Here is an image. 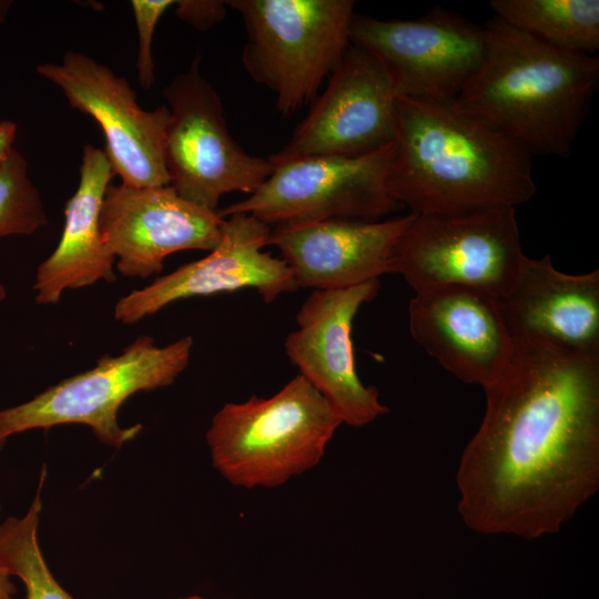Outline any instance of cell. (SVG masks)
Listing matches in <instances>:
<instances>
[{
  "mask_svg": "<svg viewBox=\"0 0 599 599\" xmlns=\"http://www.w3.org/2000/svg\"><path fill=\"white\" fill-rule=\"evenodd\" d=\"M500 303L512 336H535L566 349L599 353L598 270L571 275L556 270L549 255L527 257Z\"/></svg>",
  "mask_w": 599,
  "mask_h": 599,
  "instance_id": "ac0fdd59",
  "label": "cell"
},
{
  "mask_svg": "<svg viewBox=\"0 0 599 599\" xmlns=\"http://www.w3.org/2000/svg\"><path fill=\"white\" fill-rule=\"evenodd\" d=\"M512 337L459 461L457 508L480 535L537 539L599 489V353Z\"/></svg>",
  "mask_w": 599,
  "mask_h": 599,
  "instance_id": "6da1fadb",
  "label": "cell"
},
{
  "mask_svg": "<svg viewBox=\"0 0 599 599\" xmlns=\"http://www.w3.org/2000/svg\"><path fill=\"white\" fill-rule=\"evenodd\" d=\"M495 17L541 42L595 55L599 50L598 0H491Z\"/></svg>",
  "mask_w": 599,
  "mask_h": 599,
  "instance_id": "ffe728a7",
  "label": "cell"
},
{
  "mask_svg": "<svg viewBox=\"0 0 599 599\" xmlns=\"http://www.w3.org/2000/svg\"><path fill=\"white\" fill-rule=\"evenodd\" d=\"M413 338L447 372L467 384L489 386L514 347L500 300L466 286L416 293L408 305Z\"/></svg>",
  "mask_w": 599,
  "mask_h": 599,
  "instance_id": "2e32d148",
  "label": "cell"
},
{
  "mask_svg": "<svg viewBox=\"0 0 599 599\" xmlns=\"http://www.w3.org/2000/svg\"><path fill=\"white\" fill-rule=\"evenodd\" d=\"M175 4L176 16L201 31L221 22L227 6L226 1L217 0H182L175 1Z\"/></svg>",
  "mask_w": 599,
  "mask_h": 599,
  "instance_id": "cb8c5ba5",
  "label": "cell"
},
{
  "mask_svg": "<svg viewBox=\"0 0 599 599\" xmlns=\"http://www.w3.org/2000/svg\"><path fill=\"white\" fill-rule=\"evenodd\" d=\"M17 587L11 581V575L0 565V599H17Z\"/></svg>",
  "mask_w": 599,
  "mask_h": 599,
  "instance_id": "484cf974",
  "label": "cell"
},
{
  "mask_svg": "<svg viewBox=\"0 0 599 599\" xmlns=\"http://www.w3.org/2000/svg\"><path fill=\"white\" fill-rule=\"evenodd\" d=\"M413 213L385 221L327 220L272 229L298 287L339 290L390 273V255Z\"/></svg>",
  "mask_w": 599,
  "mask_h": 599,
  "instance_id": "e0dca14e",
  "label": "cell"
},
{
  "mask_svg": "<svg viewBox=\"0 0 599 599\" xmlns=\"http://www.w3.org/2000/svg\"><path fill=\"white\" fill-rule=\"evenodd\" d=\"M192 347L191 336L160 347L151 336L141 335L120 355H104L94 367L62 379L26 403L0 409V436L81 424L101 443L119 449L142 428L140 424L120 426L122 404L138 392L171 385L186 368Z\"/></svg>",
  "mask_w": 599,
  "mask_h": 599,
  "instance_id": "8992f818",
  "label": "cell"
},
{
  "mask_svg": "<svg viewBox=\"0 0 599 599\" xmlns=\"http://www.w3.org/2000/svg\"><path fill=\"white\" fill-rule=\"evenodd\" d=\"M224 224L217 212L182 199L171 185L110 184L100 212L103 242L125 277L159 274L164 260L179 251L211 252L222 238Z\"/></svg>",
  "mask_w": 599,
  "mask_h": 599,
  "instance_id": "4fadbf2b",
  "label": "cell"
},
{
  "mask_svg": "<svg viewBox=\"0 0 599 599\" xmlns=\"http://www.w3.org/2000/svg\"><path fill=\"white\" fill-rule=\"evenodd\" d=\"M378 280L339 290H315L296 315L298 328L286 337L290 361L334 407L343 423L361 427L389 409L378 390L359 379L352 341L359 307L376 297Z\"/></svg>",
  "mask_w": 599,
  "mask_h": 599,
  "instance_id": "9a60e30c",
  "label": "cell"
},
{
  "mask_svg": "<svg viewBox=\"0 0 599 599\" xmlns=\"http://www.w3.org/2000/svg\"><path fill=\"white\" fill-rule=\"evenodd\" d=\"M201 59L196 54L163 90L170 111L164 161L170 185L182 199L217 212L224 194H252L274 165L233 139L221 98L200 72Z\"/></svg>",
  "mask_w": 599,
  "mask_h": 599,
  "instance_id": "ba28073f",
  "label": "cell"
},
{
  "mask_svg": "<svg viewBox=\"0 0 599 599\" xmlns=\"http://www.w3.org/2000/svg\"><path fill=\"white\" fill-rule=\"evenodd\" d=\"M174 3L175 1L172 0H132L130 2L139 35L135 67L139 83L144 90L151 89L155 81L151 53L153 33L162 14Z\"/></svg>",
  "mask_w": 599,
  "mask_h": 599,
  "instance_id": "603a6c76",
  "label": "cell"
},
{
  "mask_svg": "<svg viewBox=\"0 0 599 599\" xmlns=\"http://www.w3.org/2000/svg\"><path fill=\"white\" fill-rule=\"evenodd\" d=\"M246 41L242 63L291 115L317 98L351 44L353 0H231Z\"/></svg>",
  "mask_w": 599,
  "mask_h": 599,
  "instance_id": "5b68a950",
  "label": "cell"
},
{
  "mask_svg": "<svg viewBox=\"0 0 599 599\" xmlns=\"http://www.w3.org/2000/svg\"><path fill=\"white\" fill-rule=\"evenodd\" d=\"M527 256L514 207L465 214H413L390 255L416 292L466 286L504 298Z\"/></svg>",
  "mask_w": 599,
  "mask_h": 599,
  "instance_id": "52a82bcc",
  "label": "cell"
},
{
  "mask_svg": "<svg viewBox=\"0 0 599 599\" xmlns=\"http://www.w3.org/2000/svg\"><path fill=\"white\" fill-rule=\"evenodd\" d=\"M113 176L104 150L85 144L78 189L65 203L61 238L37 268L33 290L38 304H57L67 290L115 281V258L106 248L100 230L101 205Z\"/></svg>",
  "mask_w": 599,
  "mask_h": 599,
  "instance_id": "d6986e66",
  "label": "cell"
},
{
  "mask_svg": "<svg viewBox=\"0 0 599 599\" xmlns=\"http://www.w3.org/2000/svg\"><path fill=\"white\" fill-rule=\"evenodd\" d=\"M180 599H207V598H204V597H201V596H190V597L180 598Z\"/></svg>",
  "mask_w": 599,
  "mask_h": 599,
  "instance_id": "f1b7e54d",
  "label": "cell"
},
{
  "mask_svg": "<svg viewBox=\"0 0 599 599\" xmlns=\"http://www.w3.org/2000/svg\"><path fill=\"white\" fill-rule=\"evenodd\" d=\"M43 468L37 494L23 517H8L0 524V565L26 588V599H74L51 573L38 542L42 510Z\"/></svg>",
  "mask_w": 599,
  "mask_h": 599,
  "instance_id": "44dd1931",
  "label": "cell"
},
{
  "mask_svg": "<svg viewBox=\"0 0 599 599\" xmlns=\"http://www.w3.org/2000/svg\"><path fill=\"white\" fill-rule=\"evenodd\" d=\"M389 195L413 214L514 207L536 193L532 155L455 100L397 98Z\"/></svg>",
  "mask_w": 599,
  "mask_h": 599,
  "instance_id": "7a4b0ae2",
  "label": "cell"
},
{
  "mask_svg": "<svg viewBox=\"0 0 599 599\" xmlns=\"http://www.w3.org/2000/svg\"><path fill=\"white\" fill-rule=\"evenodd\" d=\"M7 439L8 438L0 436V450L4 447ZM0 508H1V502H0Z\"/></svg>",
  "mask_w": 599,
  "mask_h": 599,
  "instance_id": "83f0119b",
  "label": "cell"
},
{
  "mask_svg": "<svg viewBox=\"0 0 599 599\" xmlns=\"http://www.w3.org/2000/svg\"><path fill=\"white\" fill-rule=\"evenodd\" d=\"M224 219L222 238L209 255L120 297L114 318L132 325L173 302L194 296L251 287L265 302H272L298 288L286 262L263 251L272 231L270 225L245 213Z\"/></svg>",
  "mask_w": 599,
  "mask_h": 599,
  "instance_id": "5bb4252c",
  "label": "cell"
},
{
  "mask_svg": "<svg viewBox=\"0 0 599 599\" xmlns=\"http://www.w3.org/2000/svg\"><path fill=\"white\" fill-rule=\"evenodd\" d=\"M394 143L359 156H308L273 163L261 186L217 213L250 214L267 225L327 220L377 221L403 206L388 192Z\"/></svg>",
  "mask_w": 599,
  "mask_h": 599,
  "instance_id": "9c48e42d",
  "label": "cell"
},
{
  "mask_svg": "<svg viewBox=\"0 0 599 599\" xmlns=\"http://www.w3.org/2000/svg\"><path fill=\"white\" fill-rule=\"evenodd\" d=\"M7 291L3 284L0 282V303L6 298Z\"/></svg>",
  "mask_w": 599,
  "mask_h": 599,
  "instance_id": "4316f807",
  "label": "cell"
},
{
  "mask_svg": "<svg viewBox=\"0 0 599 599\" xmlns=\"http://www.w3.org/2000/svg\"><path fill=\"white\" fill-rule=\"evenodd\" d=\"M45 224L47 214L28 175V163L13 149L0 165V237L31 235Z\"/></svg>",
  "mask_w": 599,
  "mask_h": 599,
  "instance_id": "7402d4cb",
  "label": "cell"
},
{
  "mask_svg": "<svg viewBox=\"0 0 599 599\" xmlns=\"http://www.w3.org/2000/svg\"><path fill=\"white\" fill-rule=\"evenodd\" d=\"M342 418L301 374L268 398L224 405L206 433L216 470L232 485L276 487L316 466Z\"/></svg>",
  "mask_w": 599,
  "mask_h": 599,
  "instance_id": "277c9868",
  "label": "cell"
},
{
  "mask_svg": "<svg viewBox=\"0 0 599 599\" xmlns=\"http://www.w3.org/2000/svg\"><path fill=\"white\" fill-rule=\"evenodd\" d=\"M351 43L375 57L398 97L455 100L477 72L485 30L440 7L416 20H380L354 14Z\"/></svg>",
  "mask_w": 599,
  "mask_h": 599,
  "instance_id": "30bf717a",
  "label": "cell"
},
{
  "mask_svg": "<svg viewBox=\"0 0 599 599\" xmlns=\"http://www.w3.org/2000/svg\"><path fill=\"white\" fill-rule=\"evenodd\" d=\"M39 75L59 87L70 105L91 115L105 138V154L114 175L132 187L170 185L164 161L167 105L143 110L125 78L77 51L61 63L35 67Z\"/></svg>",
  "mask_w": 599,
  "mask_h": 599,
  "instance_id": "8fae6325",
  "label": "cell"
},
{
  "mask_svg": "<svg viewBox=\"0 0 599 599\" xmlns=\"http://www.w3.org/2000/svg\"><path fill=\"white\" fill-rule=\"evenodd\" d=\"M17 124L10 120H0V165L7 160L13 148Z\"/></svg>",
  "mask_w": 599,
  "mask_h": 599,
  "instance_id": "d4e9b609",
  "label": "cell"
},
{
  "mask_svg": "<svg viewBox=\"0 0 599 599\" xmlns=\"http://www.w3.org/2000/svg\"><path fill=\"white\" fill-rule=\"evenodd\" d=\"M483 61L455 101L528 153L569 158L599 87L598 55L541 42L493 17Z\"/></svg>",
  "mask_w": 599,
  "mask_h": 599,
  "instance_id": "3957f363",
  "label": "cell"
},
{
  "mask_svg": "<svg viewBox=\"0 0 599 599\" xmlns=\"http://www.w3.org/2000/svg\"><path fill=\"white\" fill-rule=\"evenodd\" d=\"M397 93L380 62L349 44L323 93L272 163L308 156H359L395 140Z\"/></svg>",
  "mask_w": 599,
  "mask_h": 599,
  "instance_id": "7c38bea8",
  "label": "cell"
}]
</instances>
